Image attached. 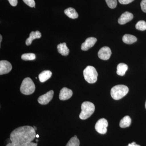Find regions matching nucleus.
<instances>
[{
  "instance_id": "f8f14e48",
  "label": "nucleus",
  "mask_w": 146,
  "mask_h": 146,
  "mask_svg": "<svg viewBox=\"0 0 146 146\" xmlns=\"http://www.w3.org/2000/svg\"><path fill=\"white\" fill-rule=\"evenodd\" d=\"M133 18V15L132 13L126 11L123 13L120 16V18L118 19V23L120 25H124L131 21Z\"/></svg>"
},
{
  "instance_id": "473e14b6",
  "label": "nucleus",
  "mask_w": 146,
  "mask_h": 146,
  "mask_svg": "<svg viewBox=\"0 0 146 146\" xmlns=\"http://www.w3.org/2000/svg\"><path fill=\"white\" fill-rule=\"evenodd\" d=\"M74 137H76V138H77V136H76V135H75V136H74Z\"/></svg>"
},
{
  "instance_id": "4be33fe9",
  "label": "nucleus",
  "mask_w": 146,
  "mask_h": 146,
  "mask_svg": "<svg viewBox=\"0 0 146 146\" xmlns=\"http://www.w3.org/2000/svg\"><path fill=\"white\" fill-rule=\"evenodd\" d=\"M136 28L138 30L143 31L146 30V23L144 21H138L136 25Z\"/></svg>"
},
{
  "instance_id": "39448f33",
  "label": "nucleus",
  "mask_w": 146,
  "mask_h": 146,
  "mask_svg": "<svg viewBox=\"0 0 146 146\" xmlns=\"http://www.w3.org/2000/svg\"><path fill=\"white\" fill-rule=\"evenodd\" d=\"M83 75L85 80L90 84L95 83L98 80V72L93 66H87L83 71Z\"/></svg>"
},
{
  "instance_id": "9d476101",
  "label": "nucleus",
  "mask_w": 146,
  "mask_h": 146,
  "mask_svg": "<svg viewBox=\"0 0 146 146\" xmlns=\"http://www.w3.org/2000/svg\"><path fill=\"white\" fill-rule=\"evenodd\" d=\"M96 38L94 37H90L87 38L85 42L81 45V49L83 51H87L93 47L96 43Z\"/></svg>"
},
{
  "instance_id": "cd10ccee",
  "label": "nucleus",
  "mask_w": 146,
  "mask_h": 146,
  "mask_svg": "<svg viewBox=\"0 0 146 146\" xmlns=\"http://www.w3.org/2000/svg\"><path fill=\"white\" fill-rule=\"evenodd\" d=\"M21 146H37V144L36 143L30 142V143H27L23 144Z\"/></svg>"
},
{
  "instance_id": "0eeeda50",
  "label": "nucleus",
  "mask_w": 146,
  "mask_h": 146,
  "mask_svg": "<svg viewBox=\"0 0 146 146\" xmlns=\"http://www.w3.org/2000/svg\"><path fill=\"white\" fill-rule=\"evenodd\" d=\"M54 92L53 90L49 91L47 93L42 95L38 99V102L40 104L46 105L52 99Z\"/></svg>"
},
{
  "instance_id": "5701e85b",
  "label": "nucleus",
  "mask_w": 146,
  "mask_h": 146,
  "mask_svg": "<svg viewBox=\"0 0 146 146\" xmlns=\"http://www.w3.org/2000/svg\"><path fill=\"white\" fill-rule=\"evenodd\" d=\"M108 7L111 9H114L117 7V0H105Z\"/></svg>"
},
{
  "instance_id": "a878e982",
  "label": "nucleus",
  "mask_w": 146,
  "mask_h": 146,
  "mask_svg": "<svg viewBox=\"0 0 146 146\" xmlns=\"http://www.w3.org/2000/svg\"><path fill=\"white\" fill-rule=\"evenodd\" d=\"M133 1L134 0H119V1L121 4L126 5L130 3Z\"/></svg>"
},
{
  "instance_id": "7c9ffc66",
  "label": "nucleus",
  "mask_w": 146,
  "mask_h": 146,
  "mask_svg": "<svg viewBox=\"0 0 146 146\" xmlns=\"http://www.w3.org/2000/svg\"><path fill=\"white\" fill-rule=\"evenodd\" d=\"M33 128H34L35 130V131H36V129H37V128H36L35 126L33 127Z\"/></svg>"
},
{
  "instance_id": "f257e3e1",
  "label": "nucleus",
  "mask_w": 146,
  "mask_h": 146,
  "mask_svg": "<svg viewBox=\"0 0 146 146\" xmlns=\"http://www.w3.org/2000/svg\"><path fill=\"white\" fill-rule=\"evenodd\" d=\"M34 128L30 126L20 127L14 129L11 133V143L6 146H21L23 144L32 142L36 137Z\"/></svg>"
},
{
  "instance_id": "72a5a7b5",
  "label": "nucleus",
  "mask_w": 146,
  "mask_h": 146,
  "mask_svg": "<svg viewBox=\"0 0 146 146\" xmlns=\"http://www.w3.org/2000/svg\"><path fill=\"white\" fill-rule=\"evenodd\" d=\"M36 142H38V140H36Z\"/></svg>"
},
{
  "instance_id": "dca6fc26",
  "label": "nucleus",
  "mask_w": 146,
  "mask_h": 146,
  "mask_svg": "<svg viewBox=\"0 0 146 146\" xmlns=\"http://www.w3.org/2000/svg\"><path fill=\"white\" fill-rule=\"evenodd\" d=\"M123 41L124 43L127 44H131L137 41L136 36L129 34H125L123 36Z\"/></svg>"
},
{
  "instance_id": "1a4fd4ad",
  "label": "nucleus",
  "mask_w": 146,
  "mask_h": 146,
  "mask_svg": "<svg viewBox=\"0 0 146 146\" xmlns=\"http://www.w3.org/2000/svg\"><path fill=\"white\" fill-rule=\"evenodd\" d=\"M12 69V65L10 62L7 60L0 61V75L5 74L10 72Z\"/></svg>"
},
{
  "instance_id": "b1692460",
  "label": "nucleus",
  "mask_w": 146,
  "mask_h": 146,
  "mask_svg": "<svg viewBox=\"0 0 146 146\" xmlns=\"http://www.w3.org/2000/svg\"><path fill=\"white\" fill-rule=\"evenodd\" d=\"M24 2L31 7H35V3L34 0H23Z\"/></svg>"
},
{
  "instance_id": "423d86ee",
  "label": "nucleus",
  "mask_w": 146,
  "mask_h": 146,
  "mask_svg": "<svg viewBox=\"0 0 146 146\" xmlns=\"http://www.w3.org/2000/svg\"><path fill=\"white\" fill-rule=\"evenodd\" d=\"M108 126V122L107 120L102 118L100 119L97 121L95 125V129L98 133L104 134L107 132Z\"/></svg>"
},
{
  "instance_id": "393cba45",
  "label": "nucleus",
  "mask_w": 146,
  "mask_h": 146,
  "mask_svg": "<svg viewBox=\"0 0 146 146\" xmlns=\"http://www.w3.org/2000/svg\"><path fill=\"white\" fill-rule=\"evenodd\" d=\"M141 6L142 11L146 13V0H142L141 3Z\"/></svg>"
},
{
  "instance_id": "ddd939ff",
  "label": "nucleus",
  "mask_w": 146,
  "mask_h": 146,
  "mask_svg": "<svg viewBox=\"0 0 146 146\" xmlns=\"http://www.w3.org/2000/svg\"><path fill=\"white\" fill-rule=\"evenodd\" d=\"M42 36L41 33L38 31H32L30 34L29 37L27 39L26 41V44L27 46H29L31 44L32 41L36 39H39Z\"/></svg>"
},
{
  "instance_id": "2f4dec72",
  "label": "nucleus",
  "mask_w": 146,
  "mask_h": 146,
  "mask_svg": "<svg viewBox=\"0 0 146 146\" xmlns=\"http://www.w3.org/2000/svg\"><path fill=\"white\" fill-rule=\"evenodd\" d=\"M36 138H39V135H38V134H37V135H36Z\"/></svg>"
},
{
  "instance_id": "c756f323",
  "label": "nucleus",
  "mask_w": 146,
  "mask_h": 146,
  "mask_svg": "<svg viewBox=\"0 0 146 146\" xmlns=\"http://www.w3.org/2000/svg\"><path fill=\"white\" fill-rule=\"evenodd\" d=\"M2 40V35H0V44H1V43Z\"/></svg>"
},
{
  "instance_id": "6e6552de",
  "label": "nucleus",
  "mask_w": 146,
  "mask_h": 146,
  "mask_svg": "<svg viewBox=\"0 0 146 146\" xmlns=\"http://www.w3.org/2000/svg\"><path fill=\"white\" fill-rule=\"evenodd\" d=\"M112 54V52L110 48L107 46H104L101 48L98 53V57L101 59L108 60L109 59Z\"/></svg>"
},
{
  "instance_id": "9b49d317",
  "label": "nucleus",
  "mask_w": 146,
  "mask_h": 146,
  "mask_svg": "<svg viewBox=\"0 0 146 146\" xmlns=\"http://www.w3.org/2000/svg\"><path fill=\"white\" fill-rule=\"evenodd\" d=\"M73 95V92L71 89L66 87H63L60 90L59 94V99L61 100H66L70 98Z\"/></svg>"
},
{
  "instance_id": "412c9836",
  "label": "nucleus",
  "mask_w": 146,
  "mask_h": 146,
  "mask_svg": "<svg viewBox=\"0 0 146 146\" xmlns=\"http://www.w3.org/2000/svg\"><path fill=\"white\" fill-rule=\"evenodd\" d=\"M80 144L79 140L74 136L70 139L66 146H79Z\"/></svg>"
},
{
  "instance_id": "f704fd0d",
  "label": "nucleus",
  "mask_w": 146,
  "mask_h": 146,
  "mask_svg": "<svg viewBox=\"0 0 146 146\" xmlns=\"http://www.w3.org/2000/svg\"><path fill=\"white\" fill-rule=\"evenodd\" d=\"M145 108H146V103H145Z\"/></svg>"
},
{
  "instance_id": "4468645a",
  "label": "nucleus",
  "mask_w": 146,
  "mask_h": 146,
  "mask_svg": "<svg viewBox=\"0 0 146 146\" xmlns=\"http://www.w3.org/2000/svg\"><path fill=\"white\" fill-rule=\"evenodd\" d=\"M57 48L58 52L64 56H67L70 52V50L67 47V44L65 42L60 43L58 45Z\"/></svg>"
},
{
  "instance_id": "20e7f679",
  "label": "nucleus",
  "mask_w": 146,
  "mask_h": 146,
  "mask_svg": "<svg viewBox=\"0 0 146 146\" xmlns=\"http://www.w3.org/2000/svg\"><path fill=\"white\" fill-rule=\"evenodd\" d=\"M35 89V85L31 78L27 77L24 79L20 88L21 93L25 95H31L34 93Z\"/></svg>"
},
{
  "instance_id": "6ab92c4d",
  "label": "nucleus",
  "mask_w": 146,
  "mask_h": 146,
  "mask_svg": "<svg viewBox=\"0 0 146 146\" xmlns=\"http://www.w3.org/2000/svg\"><path fill=\"white\" fill-rule=\"evenodd\" d=\"M131 120L129 116H126L121 120L120 122L119 126L121 128L128 127L131 124Z\"/></svg>"
},
{
  "instance_id": "bb28decb",
  "label": "nucleus",
  "mask_w": 146,
  "mask_h": 146,
  "mask_svg": "<svg viewBox=\"0 0 146 146\" xmlns=\"http://www.w3.org/2000/svg\"><path fill=\"white\" fill-rule=\"evenodd\" d=\"M11 5L13 7L16 6L18 4V0H8Z\"/></svg>"
},
{
  "instance_id": "f03ea898",
  "label": "nucleus",
  "mask_w": 146,
  "mask_h": 146,
  "mask_svg": "<svg viewBox=\"0 0 146 146\" xmlns=\"http://www.w3.org/2000/svg\"><path fill=\"white\" fill-rule=\"evenodd\" d=\"M81 110L79 117L82 120H85L91 117L94 113L95 105L91 102H84L82 104Z\"/></svg>"
},
{
  "instance_id": "f3484780",
  "label": "nucleus",
  "mask_w": 146,
  "mask_h": 146,
  "mask_svg": "<svg viewBox=\"0 0 146 146\" xmlns=\"http://www.w3.org/2000/svg\"><path fill=\"white\" fill-rule=\"evenodd\" d=\"M64 13L69 18L74 19L78 18V14L75 9L72 7L67 9L64 11Z\"/></svg>"
},
{
  "instance_id": "a211bd4d",
  "label": "nucleus",
  "mask_w": 146,
  "mask_h": 146,
  "mask_svg": "<svg viewBox=\"0 0 146 146\" xmlns=\"http://www.w3.org/2000/svg\"><path fill=\"white\" fill-rule=\"evenodd\" d=\"M128 66L124 63H121L118 64L117 67V74L119 76H123L125 74L128 70Z\"/></svg>"
},
{
  "instance_id": "7ed1b4c3",
  "label": "nucleus",
  "mask_w": 146,
  "mask_h": 146,
  "mask_svg": "<svg viewBox=\"0 0 146 146\" xmlns=\"http://www.w3.org/2000/svg\"><path fill=\"white\" fill-rule=\"evenodd\" d=\"M128 92L127 86L124 85H117L112 87L110 94L112 98L117 100L125 96Z\"/></svg>"
},
{
  "instance_id": "2eb2a0df",
  "label": "nucleus",
  "mask_w": 146,
  "mask_h": 146,
  "mask_svg": "<svg viewBox=\"0 0 146 146\" xmlns=\"http://www.w3.org/2000/svg\"><path fill=\"white\" fill-rule=\"evenodd\" d=\"M52 73L49 70L43 71L39 75V81L41 82H44L50 78Z\"/></svg>"
},
{
  "instance_id": "aec40b11",
  "label": "nucleus",
  "mask_w": 146,
  "mask_h": 146,
  "mask_svg": "<svg viewBox=\"0 0 146 146\" xmlns=\"http://www.w3.org/2000/svg\"><path fill=\"white\" fill-rule=\"evenodd\" d=\"M36 58L35 54L32 53L24 54L21 56V58L24 60H34Z\"/></svg>"
},
{
  "instance_id": "c85d7f7f",
  "label": "nucleus",
  "mask_w": 146,
  "mask_h": 146,
  "mask_svg": "<svg viewBox=\"0 0 146 146\" xmlns=\"http://www.w3.org/2000/svg\"><path fill=\"white\" fill-rule=\"evenodd\" d=\"M127 146H141L139 145H137L135 142H133L129 144Z\"/></svg>"
}]
</instances>
